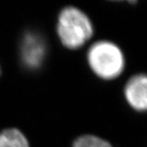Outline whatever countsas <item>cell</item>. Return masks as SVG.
I'll use <instances>...</instances> for the list:
<instances>
[{
  "mask_svg": "<svg viewBox=\"0 0 147 147\" xmlns=\"http://www.w3.org/2000/svg\"><path fill=\"white\" fill-rule=\"evenodd\" d=\"M92 25L89 18L75 7H67L60 13L58 34L62 44L69 49H77L91 37Z\"/></svg>",
  "mask_w": 147,
  "mask_h": 147,
  "instance_id": "cell-1",
  "label": "cell"
},
{
  "mask_svg": "<svg viewBox=\"0 0 147 147\" xmlns=\"http://www.w3.org/2000/svg\"><path fill=\"white\" fill-rule=\"evenodd\" d=\"M88 60L91 69L104 79L117 77L124 68L122 52L110 42L94 44L88 52Z\"/></svg>",
  "mask_w": 147,
  "mask_h": 147,
  "instance_id": "cell-2",
  "label": "cell"
},
{
  "mask_svg": "<svg viewBox=\"0 0 147 147\" xmlns=\"http://www.w3.org/2000/svg\"><path fill=\"white\" fill-rule=\"evenodd\" d=\"M45 44L39 35L28 33L22 44V58L24 64L31 68L36 69L41 66L45 57Z\"/></svg>",
  "mask_w": 147,
  "mask_h": 147,
  "instance_id": "cell-3",
  "label": "cell"
},
{
  "mask_svg": "<svg viewBox=\"0 0 147 147\" xmlns=\"http://www.w3.org/2000/svg\"><path fill=\"white\" fill-rule=\"evenodd\" d=\"M146 86V76L138 75L132 77L125 88V96L128 102L138 111H144L147 107Z\"/></svg>",
  "mask_w": 147,
  "mask_h": 147,
  "instance_id": "cell-4",
  "label": "cell"
},
{
  "mask_svg": "<svg viewBox=\"0 0 147 147\" xmlns=\"http://www.w3.org/2000/svg\"><path fill=\"white\" fill-rule=\"evenodd\" d=\"M0 147H29V145L20 130L9 129L0 133Z\"/></svg>",
  "mask_w": 147,
  "mask_h": 147,
  "instance_id": "cell-5",
  "label": "cell"
},
{
  "mask_svg": "<svg viewBox=\"0 0 147 147\" xmlns=\"http://www.w3.org/2000/svg\"><path fill=\"white\" fill-rule=\"evenodd\" d=\"M74 147H112L111 144L94 136H81L74 143Z\"/></svg>",
  "mask_w": 147,
  "mask_h": 147,
  "instance_id": "cell-6",
  "label": "cell"
}]
</instances>
